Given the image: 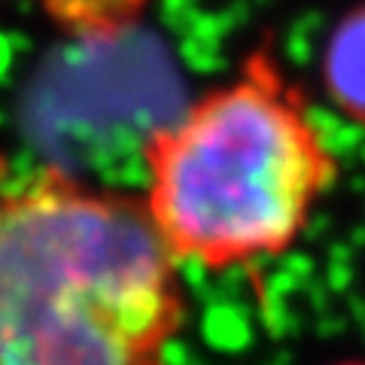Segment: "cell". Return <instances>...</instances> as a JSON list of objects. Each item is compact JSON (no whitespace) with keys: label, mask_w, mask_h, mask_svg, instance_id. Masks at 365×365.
Returning <instances> with one entry per match:
<instances>
[{"label":"cell","mask_w":365,"mask_h":365,"mask_svg":"<svg viewBox=\"0 0 365 365\" xmlns=\"http://www.w3.org/2000/svg\"><path fill=\"white\" fill-rule=\"evenodd\" d=\"M326 71L332 101L353 125L365 128V13L338 31Z\"/></svg>","instance_id":"obj_4"},{"label":"cell","mask_w":365,"mask_h":365,"mask_svg":"<svg viewBox=\"0 0 365 365\" xmlns=\"http://www.w3.org/2000/svg\"><path fill=\"white\" fill-rule=\"evenodd\" d=\"M4 180L0 158V365H168L186 299L143 198Z\"/></svg>","instance_id":"obj_1"},{"label":"cell","mask_w":365,"mask_h":365,"mask_svg":"<svg viewBox=\"0 0 365 365\" xmlns=\"http://www.w3.org/2000/svg\"><path fill=\"white\" fill-rule=\"evenodd\" d=\"M43 13L76 40H116L143 19L153 0H40Z\"/></svg>","instance_id":"obj_3"},{"label":"cell","mask_w":365,"mask_h":365,"mask_svg":"<svg viewBox=\"0 0 365 365\" xmlns=\"http://www.w3.org/2000/svg\"><path fill=\"white\" fill-rule=\"evenodd\" d=\"M332 365H365V362L359 359V362H332Z\"/></svg>","instance_id":"obj_5"},{"label":"cell","mask_w":365,"mask_h":365,"mask_svg":"<svg viewBox=\"0 0 365 365\" xmlns=\"http://www.w3.org/2000/svg\"><path fill=\"white\" fill-rule=\"evenodd\" d=\"M143 165L158 237L204 271L289 253L338 180L329 131L268 49L153 128Z\"/></svg>","instance_id":"obj_2"}]
</instances>
